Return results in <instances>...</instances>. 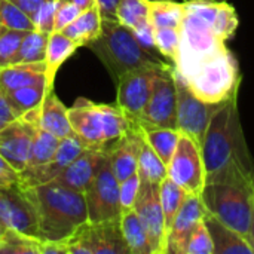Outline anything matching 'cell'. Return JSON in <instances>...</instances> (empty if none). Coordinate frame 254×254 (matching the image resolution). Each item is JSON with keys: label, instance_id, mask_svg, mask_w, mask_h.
Wrapping results in <instances>:
<instances>
[{"label": "cell", "instance_id": "1", "mask_svg": "<svg viewBox=\"0 0 254 254\" xmlns=\"http://www.w3.org/2000/svg\"><path fill=\"white\" fill-rule=\"evenodd\" d=\"M238 94L220 103L211 115L201 144L205 183H228L254 192V159L238 112Z\"/></svg>", "mask_w": 254, "mask_h": 254}, {"label": "cell", "instance_id": "2", "mask_svg": "<svg viewBox=\"0 0 254 254\" xmlns=\"http://www.w3.org/2000/svg\"><path fill=\"white\" fill-rule=\"evenodd\" d=\"M22 190L34 210L43 241H64L88 222V208L82 192L55 183L22 188Z\"/></svg>", "mask_w": 254, "mask_h": 254}, {"label": "cell", "instance_id": "3", "mask_svg": "<svg viewBox=\"0 0 254 254\" xmlns=\"http://www.w3.org/2000/svg\"><path fill=\"white\" fill-rule=\"evenodd\" d=\"M88 48L101 61L115 83L137 68L168 64L158 51L141 45L135 33L118 19H103L100 36Z\"/></svg>", "mask_w": 254, "mask_h": 254}, {"label": "cell", "instance_id": "4", "mask_svg": "<svg viewBox=\"0 0 254 254\" xmlns=\"http://www.w3.org/2000/svg\"><path fill=\"white\" fill-rule=\"evenodd\" d=\"M68 121L74 135L86 149H109L127 135L134 122L116 104H95L79 98L68 109Z\"/></svg>", "mask_w": 254, "mask_h": 254}, {"label": "cell", "instance_id": "5", "mask_svg": "<svg viewBox=\"0 0 254 254\" xmlns=\"http://www.w3.org/2000/svg\"><path fill=\"white\" fill-rule=\"evenodd\" d=\"M226 48V39L198 12L185 4L180 25V45L174 61V70L186 79L190 73Z\"/></svg>", "mask_w": 254, "mask_h": 254}, {"label": "cell", "instance_id": "6", "mask_svg": "<svg viewBox=\"0 0 254 254\" xmlns=\"http://www.w3.org/2000/svg\"><path fill=\"white\" fill-rule=\"evenodd\" d=\"M192 92L205 103L220 104L238 94L241 85L240 65L235 55L228 49L198 65L190 76L183 79Z\"/></svg>", "mask_w": 254, "mask_h": 254}, {"label": "cell", "instance_id": "7", "mask_svg": "<svg viewBox=\"0 0 254 254\" xmlns=\"http://www.w3.org/2000/svg\"><path fill=\"white\" fill-rule=\"evenodd\" d=\"M199 196L207 214L232 228L249 241L254 219V192L228 183H205Z\"/></svg>", "mask_w": 254, "mask_h": 254}, {"label": "cell", "instance_id": "8", "mask_svg": "<svg viewBox=\"0 0 254 254\" xmlns=\"http://www.w3.org/2000/svg\"><path fill=\"white\" fill-rule=\"evenodd\" d=\"M64 246L67 254H129L119 220L85 222Z\"/></svg>", "mask_w": 254, "mask_h": 254}, {"label": "cell", "instance_id": "9", "mask_svg": "<svg viewBox=\"0 0 254 254\" xmlns=\"http://www.w3.org/2000/svg\"><path fill=\"white\" fill-rule=\"evenodd\" d=\"M173 68L174 65L170 64L158 73L143 116L135 125L177 129V91Z\"/></svg>", "mask_w": 254, "mask_h": 254}, {"label": "cell", "instance_id": "10", "mask_svg": "<svg viewBox=\"0 0 254 254\" xmlns=\"http://www.w3.org/2000/svg\"><path fill=\"white\" fill-rule=\"evenodd\" d=\"M88 222H107L121 219L119 204V182L113 174L109 155L91 185L83 192Z\"/></svg>", "mask_w": 254, "mask_h": 254}, {"label": "cell", "instance_id": "11", "mask_svg": "<svg viewBox=\"0 0 254 254\" xmlns=\"http://www.w3.org/2000/svg\"><path fill=\"white\" fill-rule=\"evenodd\" d=\"M168 177L188 193L199 195L205 186V167L201 146L186 134H180L176 152L167 165Z\"/></svg>", "mask_w": 254, "mask_h": 254}, {"label": "cell", "instance_id": "12", "mask_svg": "<svg viewBox=\"0 0 254 254\" xmlns=\"http://www.w3.org/2000/svg\"><path fill=\"white\" fill-rule=\"evenodd\" d=\"M173 73L177 91V129L201 146L211 115L219 104H210L198 98L174 68Z\"/></svg>", "mask_w": 254, "mask_h": 254}, {"label": "cell", "instance_id": "13", "mask_svg": "<svg viewBox=\"0 0 254 254\" xmlns=\"http://www.w3.org/2000/svg\"><path fill=\"white\" fill-rule=\"evenodd\" d=\"M165 65H146L141 68H137L134 71H129L124 77L119 79L116 83V104L127 113V116L134 122L138 124V121L143 116V112L146 109V104L150 98L153 82L161 71V68Z\"/></svg>", "mask_w": 254, "mask_h": 254}, {"label": "cell", "instance_id": "14", "mask_svg": "<svg viewBox=\"0 0 254 254\" xmlns=\"http://www.w3.org/2000/svg\"><path fill=\"white\" fill-rule=\"evenodd\" d=\"M37 110H31L0 129V155L18 173L27 167L30 144L37 125Z\"/></svg>", "mask_w": 254, "mask_h": 254}, {"label": "cell", "instance_id": "15", "mask_svg": "<svg viewBox=\"0 0 254 254\" xmlns=\"http://www.w3.org/2000/svg\"><path fill=\"white\" fill-rule=\"evenodd\" d=\"M134 210L147 234L152 254H165L167 231L159 199V185L141 182Z\"/></svg>", "mask_w": 254, "mask_h": 254}, {"label": "cell", "instance_id": "16", "mask_svg": "<svg viewBox=\"0 0 254 254\" xmlns=\"http://www.w3.org/2000/svg\"><path fill=\"white\" fill-rule=\"evenodd\" d=\"M0 225L40 238L34 210L18 183L0 186Z\"/></svg>", "mask_w": 254, "mask_h": 254}, {"label": "cell", "instance_id": "17", "mask_svg": "<svg viewBox=\"0 0 254 254\" xmlns=\"http://www.w3.org/2000/svg\"><path fill=\"white\" fill-rule=\"evenodd\" d=\"M83 150H86L85 144L73 134L70 137L61 138L60 146L54 158L39 167H30L19 173V182L18 185L21 188H31L37 185H45L52 182L61 171L73 162Z\"/></svg>", "mask_w": 254, "mask_h": 254}, {"label": "cell", "instance_id": "18", "mask_svg": "<svg viewBox=\"0 0 254 254\" xmlns=\"http://www.w3.org/2000/svg\"><path fill=\"white\" fill-rule=\"evenodd\" d=\"M205 214L201 196L188 193L168 234L165 254H186L188 243Z\"/></svg>", "mask_w": 254, "mask_h": 254}, {"label": "cell", "instance_id": "19", "mask_svg": "<svg viewBox=\"0 0 254 254\" xmlns=\"http://www.w3.org/2000/svg\"><path fill=\"white\" fill-rule=\"evenodd\" d=\"M107 159L106 149H86L83 150L73 162H70L61 174H58L52 182L77 192H85V189L91 185L98 170Z\"/></svg>", "mask_w": 254, "mask_h": 254}, {"label": "cell", "instance_id": "20", "mask_svg": "<svg viewBox=\"0 0 254 254\" xmlns=\"http://www.w3.org/2000/svg\"><path fill=\"white\" fill-rule=\"evenodd\" d=\"M143 141V134L138 125L134 124L132 129L124 135L119 141L107 149L109 161L116 176L118 182H124L125 179L137 174V162H138V152Z\"/></svg>", "mask_w": 254, "mask_h": 254}, {"label": "cell", "instance_id": "21", "mask_svg": "<svg viewBox=\"0 0 254 254\" xmlns=\"http://www.w3.org/2000/svg\"><path fill=\"white\" fill-rule=\"evenodd\" d=\"M186 6L204 16L211 25L228 40L231 39L238 28V15L232 4L228 1H214V0H188Z\"/></svg>", "mask_w": 254, "mask_h": 254}, {"label": "cell", "instance_id": "22", "mask_svg": "<svg viewBox=\"0 0 254 254\" xmlns=\"http://www.w3.org/2000/svg\"><path fill=\"white\" fill-rule=\"evenodd\" d=\"M37 125L58 138L74 134L68 121V109L58 100L54 91L45 97L37 110Z\"/></svg>", "mask_w": 254, "mask_h": 254}, {"label": "cell", "instance_id": "23", "mask_svg": "<svg viewBox=\"0 0 254 254\" xmlns=\"http://www.w3.org/2000/svg\"><path fill=\"white\" fill-rule=\"evenodd\" d=\"M36 83H46L45 61L18 63V64H9L4 67H0V91L1 92H7L16 88L36 85Z\"/></svg>", "mask_w": 254, "mask_h": 254}, {"label": "cell", "instance_id": "24", "mask_svg": "<svg viewBox=\"0 0 254 254\" xmlns=\"http://www.w3.org/2000/svg\"><path fill=\"white\" fill-rule=\"evenodd\" d=\"M204 223L213 240V254H253V249L247 238L226 226L216 217L204 214Z\"/></svg>", "mask_w": 254, "mask_h": 254}, {"label": "cell", "instance_id": "25", "mask_svg": "<svg viewBox=\"0 0 254 254\" xmlns=\"http://www.w3.org/2000/svg\"><path fill=\"white\" fill-rule=\"evenodd\" d=\"M77 48L79 46L63 31H52L49 34L45 65H46V85L51 91L54 89L55 76L60 67L76 52Z\"/></svg>", "mask_w": 254, "mask_h": 254}, {"label": "cell", "instance_id": "26", "mask_svg": "<svg viewBox=\"0 0 254 254\" xmlns=\"http://www.w3.org/2000/svg\"><path fill=\"white\" fill-rule=\"evenodd\" d=\"M101 22H103V18L95 4L89 9L82 10L77 15V18L63 30V33L67 37H70L79 48L88 46L92 40H95L100 36Z\"/></svg>", "mask_w": 254, "mask_h": 254}, {"label": "cell", "instance_id": "27", "mask_svg": "<svg viewBox=\"0 0 254 254\" xmlns=\"http://www.w3.org/2000/svg\"><path fill=\"white\" fill-rule=\"evenodd\" d=\"M119 223L129 254H152L147 234L134 208L122 211Z\"/></svg>", "mask_w": 254, "mask_h": 254}, {"label": "cell", "instance_id": "28", "mask_svg": "<svg viewBox=\"0 0 254 254\" xmlns=\"http://www.w3.org/2000/svg\"><path fill=\"white\" fill-rule=\"evenodd\" d=\"M140 129L144 141L155 150V153L162 159V162L168 165L170 159L176 152L182 132L176 128H158V127H146V128L140 127Z\"/></svg>", "mask_w": 254, "mask_h": 254}, {"label": "cell", "instance_id": "29", "mask_svg": "<svg viewBox=\"0 0 254 254\" xmlns=\"http://www.w3.org/2000/svg\"><path fill=\"white\" fill-rule=\"evenodd\" d=\"M51 91L48 89L46 83H36V85H28V86H22V88H16L7 92H3L7 103L10 104V107L19 115H25L31 110H36L40 107V104L43 103L45 97L49 94Z\"/></svg>", "mask_w": 254, "mask_h": 254}, {"label": "cell", "instance_id": "30", "mask_svg": "<svg viewBox=\"0 0 254 254\" xmlns=\"http://www.w3.org/2000/svg\"><path fill=\"white\" fill-rule=\"evenodd\" d=\"M185 15V3L173 0H152L149 18L153 28H180Z\"/></svg>", "mask_w": 254, "mask_h": 254}, {"label": "cell", "instance_id": "31", "mask_svg": "<svg viewBox=\"0 0 254 254\" xmlns=\"http://www.w3.org/2000/svg\"><path fill=\"white\" fill-rule=\"evenodd\" d=\"M61 138L52 135L51 132L45 131L39 125H36V131L30 144V152H28V159H27V167H39L46 162H49L54 155L58 150Z\"/></svg>", "mask_w": 254, "mask_h": 254}, {"label": "cell", "instance_id": "32", "mask_svg": "<svg viewBox=\"0 0 254 254\" xmlns=\"http://www.w3.org/2000/svg\"><path fill=\"white\" fill-rule=\"evenodd\" d=\"M137 174L140 176L141 182H149L156 185H159L164 179L168 177L167 165L155 153V150L144 141V138L141 141L140 152H138Z\"/></svg>", "mask_w": 254, "mask_h": 254}, {"label": "cell", "instance_id": "33", "mask_svg": "<svg viewBox=\"0 0 254 254\" xmlns=\"http://www.w3.org/2000/svg\"><path fill=\"white\" fill-rule=\"evenodd\" d=\"M186 195H188V192L185 189H182L177 183H174L170 177L164 179L159 183V199H161L167 234H168Z\"/></svg>", "mask_w": 254, "mask_h": 254}, {"label": "cell", "instance_id": "34", "mask_svg": "<svg viewBox=\"0 0 254 254\" xmlns=\"http://www.w3.org/2000/svg\"><path fill=\"white\" fill-rule=\"evenodd\" d=\"M48 39H49L48 33H43V31H39V30L27 31L22 42H21V45H19V49H18L12 64L45 61Z\"/></svg>", "mask_w": 254, "mask_h": 254}, {"label": "cell", "instance_id": "35", "mask_svg": "<svg viewBox=\"0 0 254 254\" xmlns=\"http://www.w3.org/2000/svg\"><path fill=\"white\" fill-rule=\"evenodd\" d=\"M42 241L40 238L6 229L0 235V254H40Z\"/></svg>", "mask_w": 254, "mask_h": 254}, {"label": "cell", "instance_id": "36", "mask_svg": "<svg viewBox=\"0 0 254 254\" xmlns=\"http://www.w3.org/2000/svg\"><path fill=\"white\" fill-rule=\"evenodd\" d=\"M150 0H121L116 12V19L131 30H137L150 21L149 18Z\"/></svg>", "mask_w": 254, "mask_h": 254}, {"label": "cell", "instance_id": "37", "mask_svg": "<svg viewBox=\"0 0 254 254\" xmlns=\"http://www.w3.org/2000/svg\"><path fill=\"white\" fill-rule=\"evenodd\" d=\"M0 25L21 31L34 30L31 18L12 0H0Z\"/></svg>", "mask_w": 254, "mask_h": 254}, {"label": "cell", "instance_id": "38", "mask_svg": "<svg viewBox=\"0 0 254 254\" xmlns=\"http://www.w3.org/2000/svg\"><path fill=\"white\" fill-rule=\"evenodd\" d=\"M27 31L0 27V67L12 64Z\"/></svg>", "mask_w": 254, "mask_h": 254}, {"label": "cell", "instance_id": "39", "mask_svg": "<svg viewBox=\"0 0 254 254\" xmlns=\"http://www.w3.org/2000/svg\"><path fill=\"white\" fill-rule=\"evenodd\" d=\"M180 45V28H155V46L158 52L173 64Z\"/></svg>", "mask_w": 254, "mask_h": 254}, {"label": "cell", "instance_id": "40", "mask_svg": "<svg viewBox=\"0 0 254 254\" xmlns=\"http://www.w3.org/2000/svg\"><path fill=\"white\" fill-rule=\"evenodd\" d=\"M214 253V247H213V240L211 235L202 222L198 225V228L195 229V232L192 234L189 243H188V249L186 254H213Z\"/></svg>", "mask_w": 254, "mask_h": 254}, {"label": "cell", "instance_id": "41", "mask_svg": "<svg viewBox=\"0 0 254 254\" xmlns=\"http://www.w3.org/2000/svg\"><path fill=\"white\" fill-rule=\"evenodd\" d=\"M55 10H57V0L45 1L37 9V12L31 16L34 30H39L48 34L55 31Z\"/></svg>", "mask_w": 254, "mask_h": 254}, {"label": "cell", "instance_id": "42", "mask_svg": "<svg viewBox=\"0 0 254 254\" xmlns=\"http://www.w3.org/2000/svg\"><path fill=\"white\" fill-rule=\"evenodd\" d=\"M140 185H141V180L138 174H134L119 183V204H121L122 211L134 208V204L140 192Z\"/></svg>", "mask_w": 254, "mask_h": 254}, {"label": "cell", "instance_id": "43", "mask_svg": "<svg viewBox=\"0 0 254 254\" xmlns=\"http://www.w3.org/2000/svg\"><path fill=\"white\" fill-rule=\"evenodd\" d=\"M82 10L71 1H58L55 10V31H63L70 22H73Z\"/></svg>", "mask_w": 254, "mask_h": 254}, {"label": "cell", "instance_id": "44", "mask_svg": "<svg viewBox=\"0 0 254 254\" xmlns=\"http://www.w3.org/2000/svg\"><path fill=\"white\" fill-rule=\"evenodd\" d=\"M19 182V173L12 168L7 161L0 155V186L4 185H13Z\"/></svg>", "mask_w": 254, "mask_h": 254}, {"label": "cell", "instance_id": "45", "mask_svg": "<svg viewBox=\"0 0 254 254\" xmlns=\"http://www.w3.org/2000/svg\"><path fill=\"white\" fill-rule=\"evenodd\" d=\"M16 118H19V115L10 107L4 94L0 91V129H3L7 124H10Z\"/></svg>", "mask_w": 254, "mask_h": 254}, {"label": "cell", "instance_id": "46", "mask_svg": "<svg viewBox=\"0 0 254 254\" xmlns=\"http://www.w3.org/2000/svg\"><path fill=\"white\" fill-rule=\"evenodd\" d=\"M103 19H116V12L121 0H95Z\"/></svg>", "mask_w": 254, "mask_h": 254}, {"label": "cell", "instance_id": "47", "mask_svg": "<svg viewBox=\"0 0 254 254\" xmlns=\"http://www.w3.org/2000/svg\"><path fill=\"white\" fill-rule=\"evenodd\" d=\"M15 4H18L30 18L37 12V9L48 0H12Z\"/></svg>", "mask_w": 254, "mask_h": 254}, {"label": "cell", "instance_id": "48", "mask_svg": "<svg viewBox=\"0 0 254 254\" xmlns=\"http://www.w3.org/2000/svg\"><path fill=\"white\" fill-rule=\"evenodd\" d=\"M80 10H85V9H89L92 6H95V0H71Z\"/></svg>", "mask_w": 254, "mask_h": 254}, {"label": "cell", "instance_id": "49", "mask_svg": "<svg viewBox=\"0 0 254 254\" xmlns=\"http://www.w3.org/2000/svg\"><path fill=\"white\" fill-rule=\"evenodd\" d=\"M249 243L253 249V254H254V219L253 223H252V228H250V234H249Z\"/></svg>", "mask_w": 254, "mask_h": 254}, {"label": "cell", "instance_id": "50", "mask_svg": "<svg viewBox=\"0 0 254 254\" xmlns=\"http://www.w3.org/2000/svg\"><path fill=\"white\" fill-rule=\"evenodd\" d=\"M4 231H6V229H4V228H3V226H1V225H0V235H1V234H3V232H4Z\"/></svg>", "mask_w": 254, "mask_h": 254}, {"label": "cell", "instance_id": "51", "mask_svg": "<svg viewBox=\"0 0 254 254\" xmlns=\"http://www.w3.org/2000/svg\"><path fill=\"white\" fill-rule=\"evenodd\" d=\"M214 1H226V0H214Z\"/></svg>", "mask_w": 254, "mask_h": 254}, {"label": "cell", "instance_id": "52", "mask_svg": "<svg viewBox=\"0 0 254 254\" xmlns=\"http://www.w3.org/2000/svg\"><path fill=\"white\" fill-rule=\"evenodd\" d=\"M58 1H68V0H58Z\"/></svg>", "mask_w": 254, "mask_h": 254}, {"label": "cell", "instance_id": "53", "mask_svg": "<svg viewBox=\"0 0 254 254\" xmlns=\"http://www.w3.org/2000/svg\"><path fill=\"white\" fill-rule=\"evenodd\" d=\"M0 27H1V25H0Z\"/></svg>", "mask_w": 254, "mask_h": 254}, {"label": "cell", "instance_id": "54", "mask_svg": "<svg viewBox=\"0 0 254 254\" xmlns=\"http://www.w3.org/2000/svg\"><path fill=\"white\" fill-rule=\"evenodd\" d=\"M150 1H152V0H150Z\"/></svg>", "mask_w": 254, "mask_h": 254}]
</instances>
